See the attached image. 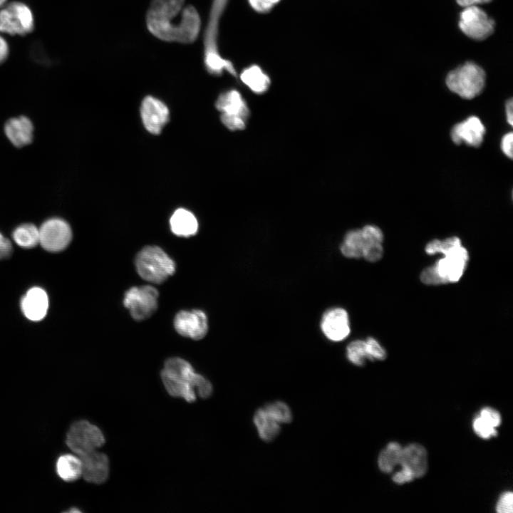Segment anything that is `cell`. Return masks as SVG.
<instances>
[{
  "label": "cell",
  "mask_w": 513,
  "mask_h": 513,
  "mask_svg": "<svg viewBox=\"0 0 513 513\" xmlns=\"http://www.w3.org/2000/svg\"><path fill=\"white\" fill-rule=\"evenodd\" d=\"M174 326L181 336L200 340L207 333V318L201 310L180 311L174 318Z\"/></svg>",
  "instance_id": "12"
},
{
  "label": "cell",
  "mask_w": 513,
  "mask_h": 513,
  "mask_svg": "<svg viewBox=\"0 0 513 513\" xmlns=\"http://www.w3.org/2000/svg\"><path fill=\"white\" fill-rule=\"evenodd\" d=\"M473 429L476 434L483 439H489L497 435V430L492 425L480 415L474 419Z\"/></svg>",
  "instance_id": "30"
},
{
  "label": "cell",
  "mask_w": 513,
  "mask_h": 513,
  "mask_svg": "<svg viewBox=\"0 0 513 513\" xmlns=\"http://www.w3.org/2000/svg\"><path fill=\"white\" fill-rule=\"evenodd\" d=\"M158 296L157 290L152 286H133L125 293L123 304L135 320L142 321L157 309Z\"/></svg>",
  "instance_id": "8"
},
{
  "label": "cell",
  "mask_w": 513,
  "mask_h": 513,
  "mask_svg": "<svg viewBox=\"0 0 513 513\" xmlns=\"http://www.w3.org/2000/svg\"><path fill=\"white\" fill-rule=\"evenodd\" d=\"M264 409L268 414L278 423H289L291 421L292 415L289 406L281 401L267 404Z\"/></svg>",
  "instance_id": "29"
},
{
  "label": "cell",
  "mask_w": 513,
  "mask_h": 513,
  "mask_svg": "<svg viewBox=\"0 0 513 513\" xmlns=\"http://www.w3.org/2000/svg\"><path fill=\"white\" fill-rule=\"evenodd\" d=\"M216 108L221 112L222 123L231 130L245 128L250 111L242 94L235 89L222 93L216 101Z\"/></svg>",
  "instance_id": "4"
},
{
  "label": "cell",
  "mask_w": 513,
  "mask_h": 513,
  "mask_svg": "<svg viewBox=\"0 0 513 513\" xmlns=\"http://www.w3.org/2000/svg\"><path fill=\"white\" fill-rule=\"evenodd\" d=\"M403 447L398 442H392L380 452L378 463L380 470L385 473L391 472L400 465Z\"/></svg>",
  "instance_id": "26"
},
{
  "label": "cell",
  "mask_w": 513,
  "mask_h": 513,
  "mask_svg": "<svg viewBox=\"0 0 513 513\" xmlns=\"http://www.w3.org/2000/svg\"><path fill=\"white\" fill-rule=\"evenodd\" d=\"M104 442L105 437L101 430L87 420L73 423L66 438L67 446L78 456L97 450Z\"/></svg>",
  "instance_id": "6"
},
{
  "label": "cell",
  "mask_w": 513,
  "mask_h": 513,
  "mask_svg": "<svg viewBox=\"0 0 513 513\" xmlns=\"http://www.w3.org/2000/svg\"><path fill=\"white\" fill-rule=\"evenodd\" d=\"M486 129L481 120L475 115L455 124L451 129L450 137L457 145L465 143L477 147L484 140Z\"/></svg>",
  "instance_id": "14"
},
{
  "label": "cell",
  "mask_w": 513,
  "mask_h": 513,
  "mask_svg": "<svg viewBox=\"0 0 513 513\" xmlns=\"http://www.w3.org/2000/svg\"><path fill=\"white\" fill-rule=\"evenodd\" d=\"M513 102L512 99L508 100L505 104V114L507 120L510 125L513 124Z\"/></svg>",
  "instance_id": "39"
},
{
  "label": "cell",
  "mask_w": 513,
  "mask_h": 513,
  "mask_svg": "<svg viewBox=\"0 0 513 513\" xmlns=\"http://www.w3.org/2000/svg\"><path fill=\"white\" fill-rule=\"evenodd\" d=\"M442 254L432 266L440 284L457 282L462 276L469 260L467 250L462 246L461 241L455 243Z\"/></svg>",
  "instance_id": "5"
},
{
  "label": "cell",
  "mask_w": 513,
  "mask_h": 513,
  "mask_svg": "<svg viewBox=\"0 0 513 513\" xmlns=\"http://www.w3.org/2000/svg\"><path fill=\"white\" fill-rule=\"evenodd\" d=\"M11 250V242L0 233V259L9 256Z\"/></svg>",
  "instance_id": "37"
},
{
  "label": "cell",
  "mask_w": 513,
  "mask_h": 513,
  "mask_svg": "<svg viewBox=\"0 0 513 513\" xmlns=\"http://www.w3.org/2000/svg\"><path fill=\"white\" fill-rule=\"evenodd\" d=\"M480 416L492 425L494 428H497L501 423V417L499 413L491 408H483Z\"/></svg>",
  "instance_id": "34"
},
{
  "label": "cell",
  "mask_w": 513,
  "mask_h": 513,
  "mask_svg": "<svg viewBox=\"0 0 513 513\" xmlns=\"http://www.w3.org/2000/svg\"><path fill=\"white\" fill-rule=\"evenodd\" d=\"M512 142H513V134L512 132L506 133L503 135L501 140V149L503 153L509 157L512 158Z\"/></svg>",
  "instance_id": "36"
},
{
  "label": "cell",
  "mask_w": 513,
  "mask_h": 513,
  "mask_svg": "<svg viewBox=\"0 0 513 513\" xmlns=\"http://www.w3.org/2000/svg\"><path fill=\"white\" fill-rule=\"evenodd\" d=\"M34 28L30 8L20 1H13L0 10V32L11 36H24Z\"/></svg>",
  "instance_id": "7"
},
{
  "label": "cell",
  "mask_w": 513,
  "mask_h": 513,
  "mask_svg": "<svg viewBox=\"0 0 513 513\" xmlns=\"http://www.w3.org/2000/svg\"><path fill=\"white\" fill-rule=\"evenodd\" d=\"M346 357L353 365L363 366L368 359L366 341L363 340L351 341L346 347Z\"/></svg>",
  "instance_id": "28"
},
{
  "label": "cell",
  "mask_w": 513,
  "mask_h": 513,
  "mask_svg": "<svg viewBox=\"0 0 513 513\" xmlns=\"http://www.w3.org/2000/svg\"><path fill=\"white\" fill-rule=\"evenodd\" d=\"M71 237L70 226L59 218L50 219L39 228V244L48 252H56L64 249Z\"/></svg>",
  "instance_id": "11"
},
{
  "label": "cell",
  "mask_w": 513,
  "mask_h": 513,
  "mask_svg": "<svg viewBox=\"0 0 513 513\" xmlns=\"http://www.w3.org/2000/svg\"><path fill=\"white\" fill-rule=\"evenodd\" d=\"M499 513H512L513 511V494L511 492H504L499 498L497 506Z\"/></svg>",
  "instance_id": "32"
},
{
  "label": "cell",
  "mask_w": 513,
  "mask_h": 513,
  "mask_svg": "<svg viewBox=\"0 0 513 513\" xmlns=\"http://www.w3.org/2000/svg\"><path fill=\"white\" fill-rule=\"evenodd\" d=\"M140 115L146 130L159 134L169 119V110L161 100L147 96L142 102Z\"/></svg>",
  "instance_id": "15"
},
{
  "label": "cell",
  "mask_w": 513,
  "mask_h": 513,
  "mask_svg": "<svg viewBox=\"0 0 513 513\" xmlns=\"http://www.w3.org/2000/svg\"><path fill=\"white\" fill-rule=\"evenodd\" d=\"M135 263L138 274L154 284L162 283L175 271L174 261L157 246L144 247L137 254Z\"/></svg>",
  "instance_id": "2"
},
{
  "label": "cell",
  "mask_w": 513,
  "mask_h": 513,
  "mask_svg": "<svg viewBox=\"0 0 513 513\" xmlns=\"http://www.w3.org/2000/svg\"><path fill=\"white\" fill-rule=\"evenodd\" d=\"M447 88L460 97L472 99L482 93L485 85V73L477 64L466 62L447 76Z\"/></svg>",
  "instance_id": "3"
},
{
  "label": "cell",
  "mask_w": 513,
  "mask_h": 513,
  "mask_svg": "<svg viewBox=\"0 0 513 513\" xmlns=\"http://www.w3.org/2000/svg\"><path fill=\"white\" fill-rule=\"evenodd\" d=\"M366 341L367 358L370 361L384 360L386 352L380 344L373 337H368Z\"/></svg>",
  "instance_id": "31"
},
{
  "label": "cell",
  "mask_w": 513,
  "mask_h": 513,
  "mask_svg": "<svg viewBox=\"0 0 513 513\" xmlns=\"http://www.w3.org/2000/svg\"><path fill=\"white\" fill-rule=\"evenodd\" d=\"M400 465L409 469L415 478L423 477L428 470L426 450L419 444L408 445L403 448Z\"/></svg>",
  "instance_id": "18"
},
{
  "label": "cell",
  "mask_w": 513,
  "mask_h": 513,
  "mask_svg": "<svg viewBox=\"0 0 513 513\" xmlns=\"http://www.w3.org/2000/svg\"><path fill=\"white\" fill-rule=\"evenodd\" d=\"M15 242L24 248H32L39 244V229L32 224H24L13 232Z\"/></svg>",
  "instance_id": "27"
},
{
  "label": "cell",
  "mask_w": 513,
  "mask_h": 513,
  "mask_svg": "<svg viewBox=\"0 0 513 513\" xmlns=\"http://www.w3.org/2000/svg\"><path fill=\"white\" fill-rule=\"evenodd\" d=\"M170 224L172 233L178 237L192 236L198 229L197 220L194 214L183 208L175 211L170 217Z\"/></svg>",
  "instance_id": "20"
},
{
  "label": "cell",
  "mask_w": 513,
  "mask_h": 513,
  "mask_svg": "<svg viewBox=\"0 0 513 513\" xmlns=\"http://www.w3.org/2000/svg\"><path fill=\"white\" fill-rule=\"evenodd\" d=\"M364 245L365 238L361 229H352L344 236L340 251L347 258L359 259L362 257Z\"/></svg>",
  "instance_id": "24"
},
{
  "label": "cell",
  "mask_w": 513,
  "mask_h": 513,
  "mask_svg": "<svg viewBox=\"0 0 513 513\" xmlns=\"http://www.w3.org/2000/svg\"><path fill=\"white\" fill-rule=\"evenodd\" d=\"M58 475L64 481L73 482L81 477V462L77 455L66 454L56 462Z\"/></svg>",
  "instance_id": "22"
},
{
  "label": "cell",
  "mask_w": 513,
  "mask_h": 513,
  "mask_svg": "<svg viewBox=\"0 0 513 513\" xmlns=\"http://www.w3.org/2000/svg\"><path fill=\"white\" fill-rule=\"evenodd\" d=\"M254 423L260 438L266 442L272 440L280 432L279 423L268 414L264 408H260L256 411Z\"/></svg>",
  "instance_id": "23"
},
{
  "label": "cell",
  "mask_w": 513,
  "mask_h": 513,
  "mask_svg": "<svg viewBox=\"0 0 513 513\" xmlns=\"http://www.w3.org/2000/svg\"><path fill=\"white\" fill-rule=\"evenodd\" d=\"M458 25L467 36L477 41L484 40L494 29V20L477 5L464 7Z\"/></svg>",
  "instance_id": "9"
},
{
  "label": "cell",
  "mask_w": 513,
  "mask_h": 513,
  "mask_svg": "<svg viewBox=\"0 0 513 513\" xmlns=\"http://www.w3.org/2000/svg\"><path fill=\"white\" fill-rule=\"evenodd\" d=\"M81 476L88 482L101 484L104 482L109 472L108 457L97 450L80 455Z\"/></svg>",
  "instance_id": "16"
},
{
  "label": "cell",
  "mask_w": 513,
  "mask_h": 513,
  "mask_svg": "<svg viewBox=\"0 0 513 513\" xmlns=\"http://www.w3.org/2000/svg\"><path fill=\"white\" fill-rule=\"evenodd\" d=\"M161 378L166 390L171 395L182 398L187 402L195 400V390L190 383L172 378L162 371Z\"/></svg>",
  "instance_id": "25"
},
{
  "label": "cell",
  "mask_w": 513,
  "mask_h": 513,
  "mask_svg": "<svg viewBox=\"0 0 513 513\" xmlns=\"http://www.w3.org/2000/svg\"><path fill=\"white\" fill-rule=\"evenodd\" d=\"M6 0H0V7L2 6L5 3Z\"/></svg>",
  "instance_id": "41"
},
{
  "label": "cell",
  "mask_w": 513,
  "mask_h": 513,
  "mask_svg": "<svg viewBox=\"0 0 513 513\" xmlns=\"http://www.w3.org/2000/svg\"><path fill=\"white\" fill-rule=\"evenodd\" d=\"M413 479H415V476L413 472L405 467H401V470L396 472L393 477V480L398 484L408 482Z\"/></svg>",
  "instance_id": "35"
},
{
  "label": "cell",
  "mask_w": 513,
  "mask_h": 513,
  "mask_svg": "<svg viewBox=\"0 0 513 513\" xmlns=\"http://www.w3.org/2000/svg\"><path fill=\"white\" fill-rule=\"evenodd\" d=\"M149 31L167 41L190 43L198 37L201 20L197 9L185 0H152L146 15Z\"/></svg>",
  "instance_id": "1"
},
{
  "label": "cell",
  "mask_w": 513,
  "mask_h": 513,
  "mask_svg": "<svg viewBox=\"0 0 513 513\" xmlns=\"http://www.w3.org/2000/svg\"><path fill=\"white\" fill-rule=\"evenodd\" d=\"M9 54V46L6 40L0 36V64L7 58Z\"/></svg>",
  "instance_id": "38"
},
{
  "label": "cell",
  "mask_w": 513,
  "mask_h": 513,
  "mask_svg": "<svg viewBox=\"0 0 513 513\" xmlns=\"http://www.w3.org/2000/svg\"><path fill=\"white\" fill-rule=\"evenodd\" d=\"M33 129L31 120L21 116L11 118L6 123L5 133L15 146L22 147L31 142Z\"/></svg>",
  "instance_id": "19"
},
{
  "label": "cell",
  "mask_w": 513,
  "mask_h": 513,
  "mask_svg": "<svg viewBox=\"0 0 513 513\" xmlns=\"http://www.w3.org/2000/svg\"><path fill=\"white\" fill-rule=\"evenodd\" d=\"M25 316L31 321H40L46 315L48 299L46 291L39 287L29 289L21 302Z\"/></svg>",
  "instance_id": "17"
},
{
  "label": "cell",
  "mask_w": 513,
  "mask_h": 513,
  "mask_svg": "<svg viewBox=\"0 0 513 513\" xmlns=\"http://www.w3.org/2000/svg\"><path fill=\"white\" fill-rule=\"evenodd\" d=\"M320 327L329 341L339 342L346 339L351 332L347 311L341 307L326 310L321 317Z\"/></svg>",
  "instance_id": "13"
},
{
  "label": "cell",
  "mask_w": 513,
  "mask_h": 513,
  "mask_svg": "<svg viewBox=\"0 0 513 513\" xmlns=\"http://www.w3.org/2000/svg\"><path fill=\"white\" fill-rule=\"evenodd\" d=\"M239 77L241 81L256 94L265 93L271 84L269 76L257 65L245 68L241 72Z\"/></svg>",
  "instance_id": "21"
},
{
  "label": "cell",
  "mask_w": 513,
  "mask_h": 513,
  "mask_svg": "<svg viewBox=\"0 0 513 513\" xmlns=\"http://www.w3.org/2000/svg\"><path fill=\"white\" fill-rule=\"evenodd\" d=\"M162 372L172 378L190 383L202 398H206L212 394V387L209 381L196 373L192 366L182 358L175 357L167 360Z\"/></svg>",
  "instance_id": "10"
},
{
  "label": "cell",
  "mask_w": 513,
  "mask_h": 513,
  "mask_svg": "<svg viewBox=\"0 0 513 513\" xmlns=\"http://www.w3.org/2000/svg\"><path fill=\"white\" fill-rule=\"evenodd\" d=\"M248 1L255 11L264 14L270 11L280 0H248Z\"/></svg>",
  "instance_id": "33"
},
{
  "label": "cell",
  "mask_w": 513,
  "mask_h": 513,
  "mask_svg": "<svg viewBox=\"0 0 513 513\" xmlns=\"http://www.w3.org/2000/svg\"><path fill=\"white\" fill-rule=\"evenodd\" d=\"M492 1V0H456L457 3L463 7L472 5L477 6V4L489 3Z\"/></svg>",
  "instance_id": "40"
}]
</instances>
